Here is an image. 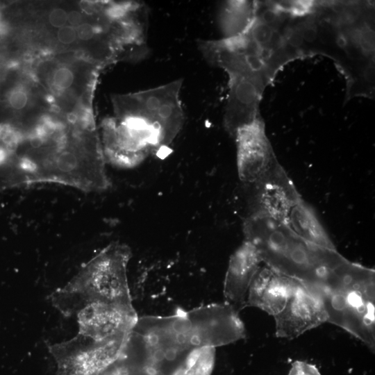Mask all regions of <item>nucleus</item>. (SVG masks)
Segmentation results:
<instances>
[{
  "instance_id": "nucleus-6",
  "label": "nucleus",
  "mask_w": 375,
  "mask_h": 375,
  "mask_svg": "<svg viewBox=\"0 0 375 375\" xmlns=\"http://www.w3.org/2000/svg\"><path fill=\"white\" fill-rule=\"evenodd\" d=\"M158 329L161 344L179 354L197 348H216L246 337L238 310L227 302L190 310L178 308L173 315L159 317Z\"/></svg>"
},
{
  "instance_id": "nucleus-3",
  "label": "nucleus",
  "mask_w": 375,
  "mask_h": 375,
  "mask_svg": "<svg viewBox=\"0 0 375 375\" xmlns=\"http://www.w3.org/2000/svg\"><path fill=\"white\" fill-rule=\"evenodd\" d=\"M131 256L127 245L110 244L85 263L65 286L52 294V304L65 317L76 315L93 303L135 312L126 275Z\"/></svg>"
},
{
  "instance_id": "nucleus-4",
  "label": "nucleus",
  "mask_w": 375,
  "mask_h": 375,
  "mask_svg": "<svg viewBox=\"0 0 375 375\" xmlns=\"http://www.w3.org/2000/svg\"><path fill=\"white\" fill-rule=\"evenodd\" d=\"M31 51L32 69L53 110L72 120L95 124L93 99L103 69L74 54Z\"/></svg>"
},
{
  "instance_id": "nucleus-15",
  "label": "nucleus",
  "mask_w": 375,
  "mask_h": 375,
  "mask_svg": "<svg viewBox=\"0 0 375 375\" xmlns=\"http://www.w3.org/2000/svg\"><path fill=\"white\" fill-rule=\"evenodd\" d=\"M299 282L266 265L260 267L249 286L244 307H256L274 317L283 308Z\"/></svg>"
},
{
  "instance_id": "nucleus-12",
  "label": "nucleus",
  "mask_w": 375,
  "mask_h": 375,
  "mask_svg": "<svg viewBox=\"0 0 375 375\" xmlns=\"http://www.w3.org/2000/svg\"><path fill=\"white\" fill-rule=\"evenodd\" d=\"M251 184L255 193L250 215H262L285 224L291 208L302 199L277 159Z\"/></svg>"
},
{
  "instance_id": "nucleus-10",
  "label": "nucleus",
  "mask_w": 375,
  "mask_h": 375,
  "mask_svg": "<svg viewBox=\"0 0 375 375\" xmlns=\"http://www.w3.org/2000/svg\"><path fill=\"white\" fill-rule=\"evenodd\" d=\"M129 333L97 340L78 333L49 346L57 375H101L119 356Z\"/></svg>"
},
{
  "instance_id": "nucleus-1",
  "label": "nucleus",
  "mask_w": 375,
  "mask_h": 375,
  "mask_svg": "<svg viewBox=\"0 0 375 375\" xmlns=\"http://www.w3.org/2000/svg\"><path fill=\"white\" fill-rule=\"evenodd\" d=\"M23 40L40 51L70 53L103 70L149 53V9L134 1H8Z\"/></svg>"
},
{
  "instance_id": "nucleus-20",
  "label": "nucleus",
  "mask_w": 375,
  "mask_h": 375,
  "mask_svg": "<svg viewBox=\"0 0 375 375\" xmlns=\"http://www.w3.org/2000/svg\"><path fill=\"white\" fill-rule=\"evenodd\" d=\"M288 375H322L318 368L311 363L303 360L292 362Z\"/></svg>"
},
{
  "instance_id": "nucleus-13",
  "label": "nucleus",
  "mask_w": 375,
  "mask_h": 375,
  "mask_svg": "<svg viewBox=\"0 0 375 375\" xmlns=\"http://www.w3.org/2000/svg\"><path fill=\"white\" fill-rule=\"evenodd\" d=\"M233 137L237 147V167L240 179L251 183L262 176L276 160L260 116L239 128Z\"/></svg>"
},
{
  "instance_id": "nucleus-2",
  "label": "nucleus",
  "mask_w": 375,
  "mask_h": 375,
  "mask_svg": "<svg viewBox=\"0 0 375 375\" xmlns=\"http://www.w3.org/2000/svg\"><path fill=\"white\" fill-rule=\"evenodd\" d=\"M244 234V240L256 247L266 266L313 288L322 286L348 260L337 250L310 243L285 224L267 217L249 216Z\"/></svg>"
},
{
  "instance_id": "nucleus-5",
  "label": "nucleus",
  "mask_w": 375,
  "mask_h": 375,
  "mask_svg": "<svg viewBox=\"0 0 375 375\" xmlns=\"http://www.w3.org/2000/svg\"><path fill=\"white\" fill-rule=\"evenodd\" d=\"M315 289L323 300L327 322L352 334L374 352V270L347 260L333 272L322 286Z\"/></svg>"
},
{
  "instance_id": "nucleus-18",
  "label": "nucleus",
  "mask_w": 375,
  "mask_h": 375,
  "mask_svg": "<svg viewBox=\"0 0 375 375\" xmlns=\"http://www.w3.org/2000/svg\"><path fill=\"white\" fill-rule=\"evenodd\" d=\"M258 1H227L219 12V24L223 38H231L243 33L256 16Z\"/></svg>"
},
{
  "instance_id": "nucleus-14",
  "label": "nucleus",
  "mask_w": 375,
  "mask_h": 375,
  "mask_svg": "<svg viewBox=\"0 0 375 375\" xmlns=\"http://www.w3.org/2000/svg\"><path fill=\"white\" fill-rule=\"evenodd\" d=\"M76 316L78 333L97 340L129 333L138 319L136 312L103 303H91Z\"/></svg>"
},
{
  "instance_id": "nucleus-16",
  "label": "nucleus",
  "mask_w": 375,
  "mask_h": 375,
  "mask_svg": "<svg viewBox=\"0 0 375 375\" xmlns=\"http://www.w3.org/2000/svg\"><path fill=\"white\" fill-rule=\"evenodd\" d=\"M261 257L250 242H244L231 255L226 271L224 294L238 310L244 308L249 286L261 267Z\"/></svg>"
},
{
  "instance_id": "nucleus-11",
  "label": "nucleus",
  "mask_w": 375,
  "mask_h": 375,
  "mask_svg": "<svg viewBox=\"0 0 375 375\" xmlns=\"http://www.w3.org/2000/svg\"><path fill=\"white\" fill-rule=\"evenodd\" d=\"M276 335L294 339L327 322V314L317 289L299 282L283 308L274 316Z\"/></svg>"
},
{
  "instance_id": "nucleus-9",
  "label": "nucleus",
  "mask_w": 375,
  "mask_h": 375,
  "mask_svg": "<svg viewBox=\"0 0 375 375\" xmlns=\"http://www.w3.org/2000/svg\"><path fill=\"white\" fill-rule=\"evenodd\" d=\"M100 130L105 160L118 167H134L149 155L165 149L159 132L136 117H106Z\"/></svg>"
},
{
  "instance_id": "nucleus-7",
  "label": "nucleus",
  "mask_w": 375,
  "mask_h": 375,
  "mask_svg": "<svg viewBox=\"0 0 375 375\" xmlns=\"http://www.w3.org/2000/svg\"><path fill=\"white\" fill-rule=\"evenodd\" d=\"M49 111L55 110L36 80L30 51L19 44L0 42V125Z\"/></svg>"
},
{
  "instance_id": "nucleus-17",
  "label": "nucleus",
  "mask_w": 375,
  "mask_h": 375,
  "mask_svg": "<svg viewBox=\"0 0 375 375\" xmlns=\"http://www.w3.org/2000/svg\"><path fill=\"white\" fill-rule=\"evenodd\" d=\"M285 224L310 243L337 250L313 209L302 199L291 208Z\"/></svg>"
},
{
  "instance_id": "nucleus-8",
  "label": "nucleus",
  "mask_w": 375,
  "mask_h": 375,
  "mask_svg": "<svg viewBox=\"0 0 375 375\" xmlns=\"http://www.w3.org/2000/svg\"><path fill=\"white\" fill-rule=\"evenodd\" d=\"M182 79L158 87L111 97L114 115L138 117L156 128L167 149L181 131L185 113L181 99Z\"/></svg>"
},
{
  "instance_id": "nucleus-19",
  "label": "nucleus",
  "mask_w": 375,
  "mask_h": 375,
  "mask_svg": "<svg viewBox=\"0 0 375 375\" xmlns=\"http://www.w3.org/2000/svg\"><path fill=\"white\" fill-rule=\"evenodd\" d=\"M215 360V348L202 347L190 351L173 375H210Z\"/></svg>"
}]
</instances>
